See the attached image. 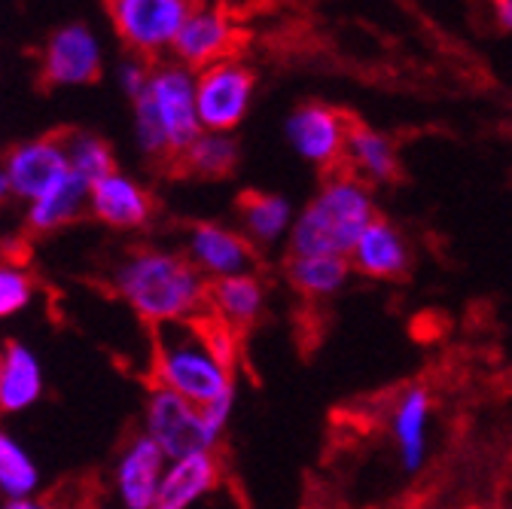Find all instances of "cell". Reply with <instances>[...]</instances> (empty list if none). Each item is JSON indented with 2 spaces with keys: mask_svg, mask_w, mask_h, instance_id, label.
<instances>
[{
  "mask_svg": "<svg viewBox=\"0 0 512 509\" xmlns=\"http://www.w3.org/2000/svg\"><path fill=\"white\" fill-rule=\"evenodd\" d=\"M433 394L424 385H409L391 406L388 430L397 449V461L406 473H418L427 464L430 427H433Z\"/></svg>",
  "mask_w": 512,
  "mask_h": 509,
  "instance_id": "cell-14",
  "label": "cell"
},
{
  "mask_svg": "<svg viewBox=\"0 0 512 509\" xmlns=\"http://www.w3.org/2000/svg\"><path fill=\"white\" fill-rule=\"evenodd\" d=\"M241 150L232 135H217V132H202L196 141L189 144V150L177 159V165L202 180H220L229 177L238 168Z\"/></svg>",
  "mask_w": 512,
  "mask_h": 509,
  "instance_id": "cell-25",
  "label": "cell"
},
{
  "mask_svg": "<svg viewBox=\"0 0 512 509\" xmlns=\"http://www.w3.org/2000/svg\"><path fill=\"white\" fill-rule=\"evenodd\" d=\"M287 284L311 302L339 296L351 284V263L345 257H290L287 253Z\"/></svg>",
  "mask_w": 512,
  "mask_h": 509,
  "instance_id": "cell-23",
  "label": "cell"
},
{
  "mask_svg": "<svg viewBox=\"0 0 512 509\" xmlns=\"http://www.w3.org/2000/svg\"><path fill=\"white\" fill-rule=\"evenodd\" d=\"M348 132L351 119L324 101H305L293 107V113L284 122V135L293 153L324 174L339 171V165L345 162Z\"/></svg>",
  "mask_w": 512,
  "mask_h": 509,
  "instance_id": "cell-9",
  "label": "cell"
},
{
  "mask_svg": "<svg viewBox=\"0 0 512 509\" xmlns=\"http://www.w3.org/2000/svg\"><path fill=\"white\" fill-rule=\"evenodd\" d=\"M104 74V43L86 22L55 28L40 52V77L52 89L92 86Z\"/></svg>",
  "mask_w": 512,
  "mask_h": 509,
  "instance_id": "cell-8",
  "label": "cell"
},
{
  "mask_svg": "<svg viewBox=\"0 0 512 509\" xmlns=\"http://www.w3.org/2000/svg\"><path fill=\"white\" fill-rule=\"evenodd\" d=\"M0 168H4L13 186V199L28 205L71 171L68 144H64V135H40L19 141L7 150Z\"/></svg>",
  "mask_w": 512,
  "mask_h": 509,
  "instance_id": "cell-11",
  "label": "cell"
},
{
  "mask_svg": "<svg viewBox=\"0 0 512 509\" xmlns=\"http://www.w3.org/2000/svg\"><path fill=\"white\" fill-rule=\"evenodd\" d=\"M226 421L165 388H153L144 406V433L165 452L168 461L189 455H214L226 433Z\"/></svg>",
  "mask_w": 512,
  "mask_h": 509,
  "instance_id": "cell-5",
  "label": "cell"
},
{
  "mask_svg": "<svg viewBox=\"0 0 512 509\" xmlns=\"http://www.w3.org/2000/svg\"><path fill=\"white\" fill-rule=\"evenodd\" d=\"M183 253L205 275L208 284L256 272V247L241 235V229H232L226 223H196L186 232Z\"/></svg>",
  "mask_w": 512,
  "mask_h": 509,
  "instance_id": "cell-12",
  "label": "cell"
},
{
  "mask_svg": "<svg viewBox=\"0 0 512 509\" xmlns=\"http://www.w3.org/2000/svg\"><path fill=\"white\" fill-rule=\"evenodd\" d=\"M168 458L159 445L138 433L128 439L110 470V494L116 509H153Z\"/></svg>",
  "mask_w": 512,
  "mask_h": 509,
  "instance_id": "cell-10",
  "label": "cell"
},
{
  "mask_svg": "<svg viewBox=\"0 0 512 509\" xmlns=\"http://www.w3.org/2000/svg\"><path fill=\"white\" fill-rule=\"evenodd\" d=\"M89 189L92 183L77 171H68L55 186H49L43 196L28 202L25 226L34 235H52L64 226L77 223L89 211Z\"/></svg>",
  "mask_w": 512,
  "mask_h": 509,
  "instance_id": "cell-20",
  "label": "cell"
},
{
  "mask_svg": "<svg viewBox=\"0 0 512 509\" xmlns=\"http://www.w3.org/2000/svg\"><path fill=\"white\" fill-rule=\"evenodd\" d=\"M43 488V473L34 455L19 442L13 430L0 424V497H34Z\"/></svg>",
  "mask_w": 512,
  "mask_h": 509,
  "instance_id": "cell-24",
  "label": "cell"
},
{
  "mask_svg": "<svg viewBox=\"0 0 512 509\" xmlns=\"http://www.w3.org/2000/svg\"><path fill=\"white\" fill-rule=\"evenodd\" d=\"M150 65H147V58H138V55H128L125 61H119L116 65V83L119 89L128 95V98H138L144 89H147V80H150Z\"/></svg>",
  "mask_w": 512,
  "mask_h": 509,
  "instance_id": "cell-28",
  "label": "cell"
},
{
  "mask_svg": "<svg viewBox=\"0 0 512 509\" xmlns=\"http://www.w3.org/2000/svg\"><path fill=\"white\" fill-rule=\"evenodd\" d=\"M238 333L208 311L153 330V388H165L229 424L235 412Z\"/></svg>",
  "mask_w": 512,
  "mask_h": 509,
  "instance_id": "cell-1",
  "label": "cell"
},
{
  "mask_svg": "<svg viewBox=\"0 0 512 509\" xmlns=\"http://www.w3.org/2000/svg\"><path fill=\"white\" fill-rule=\"evenodd\" d=\"M378 220L372 186L345 168L320 180L317 193L296 211L287 253L290 257H351L360 235Z\"/></svg>",
  "mask_w": 512,
  "mask_h": 509,
  "instance_id": "cell-3",
  "label": "cell"
},
{
  "mask_svg": "<svg viewBox=\"0 0 512 509\" xmlns=\"http://www.w3.org/2000/svg\"><path fill=\"white\" fill-rule=\"evenodd\" d=\"M199 7V0H107V16L128 52L150 58L174 46L180 28Z\"/></svg>",
  "mask_w": 512,
  "mask_h": 509,
  "instance_id": "cell-6",
  "label": "cell"
},
{
  "mask_svg": "<svg viewBox=\"0 0 512 509\" xmlns=\"http://www.w3.org/2000/svg\"><path fill=\"white\" fill-rule=\"evenodd\" d=\"M196 107V74L177 61L150 71L147 89L132 101L135 147L150 162H174L202 135Z\"/></svg>",
  "mask_w": 512,
  "mask_h": 509,
  "instance_id": "cell-4",
  "label": "cell"
},
{
  "mask_svg": "<svg viewBox=\"0 0 512 509\" xmlns=\"http://www.w3.org/2000/svg\"><path fill=\"white\" fill-rule=\"evenodd\" d=\"M232 43H235V28H232L229 16L217 7H199L180 28V34L171 46V55L177 65L196 74V71H205V68L217 65V61L229 58Z\"/></svg>",
  "mask_w": 512,
  "mask_h": 509,
  "instance_id": "cell-16",
  "label": "cell"
},
{
  "mask_svg": "<svg viewBox=\"0 0 512 509\" xmlns=\"http://www.w3.org/2000/svg\"><path fill=\"white\" fill-rule=\"evenodd\" d=\"M266 299H269V290L256 272L232 275L208 287V314L217 317L232 333H244L263 317Z\"/></svg>",
  "mask_w": 512,
  "mask_h": 509,
  "instance_id": "cell-19",
  "label": "cell"
},
{
  "mask_svg": "<svg viewBox=\"0 0 512 509\" xmlns=\"http://www.w3.org/2000/svg\"><path fill=\"white\" fill-rule=\"evenodd\" d=\"M345 171L363 180L366 186H388L400 174V156L397 144L363 122L351 119V132L345 144Z\"/></svg>",
  "mask_w": 512,
  "mask_h": 509,
  "instance_id": "cell-21",
  "label": "cell"
},
{
  "mask_svg": "<svg viewBox=\"0 0 512 509\" xmlns=\"http://www.w3.org/2000/svg\"><path fill=\"white\" fill-rule=\"evenodd\" d=\"M208 287L205 275L180 250L138 247L113 266V290L153 330L202 317Z\"/></svg>",
  "mask_w": 512,
  "mask_h": 509,
  "instance_id": "cell-2",
  "label": "cell"
},
{
  "mask_svg": "<svg viewBox=\"0 0 512 509\" xmlns=\"http://www.w3.org/2000/svg\"><path fill=\"white\" fill-rule=\"evenodd\" d=\"M220 479H223V467L217 452L168 461L153 509H196L220 488Z\"/></svg>",
  "mask_w": 512,
  "mask_h": 509,
  "instance_id": "cell-17",
  "label": "cell"
},
{
  "mask_svg": "<svg viewBox=\"0 0 512 509\" xmlns=\"http://www.w3.org/2000/svg\"><path fill=\"white\" fill-rule=\"evenodd\" d=\"M0 500H4V497H0Z\"/></svg>",
  "mask_w": 512,
  "mask_h": 509,
  "instance_id": "cell-32",
  "label": "cell"
},
{
  "mask_svg": "<svg viewBox=\"0 0 512 509\" xmlns=\"http://www.w3.org/2000/svg\"><path fill=\"white\" fill-rule=\"evenodd\" d=\"M296 211L293 202L266 193V189H250L238 199V229L253 247H278L290 238Z\"/></svg>",
  "mask_w": 512,
  "mask_h": 509,
  "instance_id": "cell-22",
  "label": "cell"
},
{
  "mask_svg": "<svg viewBox=\"0 0 512 509\" xmlns=\"http://www.w3.org/2000/svg\"><path fill=\"white\" fill-rule=\"evenodd\" d=\"M46 375L37 351L25 342L0 348V415H19L40 403Z\"/></svg>",
  "mask_w": 512,
  "mask_h": 509,
  "instance_id": "cell-18",
  "label": "cell"
},
{
  "mask_svg": "<svg viewBox=\"0 0 512 509\" xmlns=\"http://www.w3.org/2000/svg\"><path fill=\"white\" fill-rule=\"evenodd\" d=\"M0 509H64L58 500L34 494V497H16V500H0Z\"/></svg>",
  "mask_w": 512,
  "mask_h": 509,
  "instance_id": "cell-29",
  "label": "cell"
},
{
  "mask_svg": "<svg viewBox=\"0 0 512 509\" xmlns=\"http://www.w3.org/2000/svg\"><path fill=\"white\" fill-rule=\"evenodd\" d=\"M10 199H13V186H10V180H7L4 168H0V208H4Z\"/></svg>",
  "mask_w": 512,
  "mask_h": 509,
  "instance_id": "cell-31",
  "label": "cell"
},
{
  "mask_svg": "<svg viewBox=\"0 0 512 509\" xmlns=\"http://www.w3.org/2000/svg\"><path fill=\"white\" fill-rule=\"evenodd\" d=\"M348 263L360 278L400 281L412 272V241L397 223L378 217L354 244Z\"/></svg>",
  "mask_w": 512,
  "mask_h": 509,
  "instance_id": "cell-15",
  "label": "cell"
},
{
  "mask_svg": "<svg viewBox=\"0 0 512 509\" xmlns=\"http://www.w3.org/2000/svg\"><path fill=\"white\" fill-rule=\"evenodd\" d=\"M64 144H68V159H71V171H77L80 177H86L89 183L101 180L104 174L116 171V156L113 147L92 135V132H68L64 135Z\"/></svg>",
  "mask_w": 512,
  "mask_h": 509,
  "instance_id": "cell-26",
  "label": "cell"
},
{
  "mask_svg": "<svg viewBox=\"0 0 512 509\" xmlns=\"http://www.w3.org/2000/svg\"><path fill=\"white\" fill-rule=\"evenodd\" d=\"M89 214L116 232H135L153 220L150 189L122 168L104 174L89 189Z\"/></svg>",
  "mask_w": 512,
  "mask_h": 509,
  "instance_id": "cell-13",
  "label": "cell"
},
{
  "mask_svg": "<svg viewBox=\"0 0 512 509\" xmlns=\"http://www.w3.org/2000/svg\"><path fill=\"white\" fill-rule=\"evenodd\" d=\"M256 92L253 71L238 58H223L196 74V107L205 132L232 135L247 119Z\"/></svg>",
  "mask_w": 512,
  "mask_h": 509,
  "instance_id": "cell-7",
  "label": "cell"
},
{
  "mask_svg": "<svg viewBox=\"0 0 512 509\" xmlns=\"http://www.w3.org/2000/svg\"><path fill=\"white\" fill-rule=\"evenodd\" d=\"M37 299V281L25 263L0 257V324L25 314Z\"/></svg>",
  "mask_w": 512,
  "mask_h": 509,
  "instance_id": "cell-27",
  "label": "cell"
},
{
  "mask_svg": "<svg viewBox=\"0 0 512 509\" xmlns=\"http://www.w3.org/2000/svg\"><path fill=\"white\" fill-rule=\"evenodd\" d=\"M494 19L503 31H512V0H491Z\"/></svg>",
  "mask_w": 512,
  "mask_h": 509,
  "instance_id": "cell-30",
  "label": "cell"
}]
</instances>
